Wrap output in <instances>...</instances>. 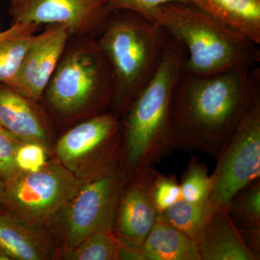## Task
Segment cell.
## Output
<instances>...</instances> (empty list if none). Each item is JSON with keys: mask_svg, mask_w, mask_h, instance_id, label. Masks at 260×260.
Segmentation results:
<instances>
[{"mask_svg": "<svg viewBox=\"0 0 260 260\" xmlns=\"http://www.w3.org/2000/svg\"><path fill=\"white\" fill-rule=\"evenodd\" d=\"M216 208L211 201L193 204L181 199L159 214L158 220L170 224L198 244Z\"/></svg>", "mask_w": 260, "mask_h": 260, "instance_id": "cell-19", "label": "cell"}, {"mask_svg": "<svg viewBox=\"0 0 260 260\" xmlns=\"http://www.w3.org/2000/svg\"><path fill=\"white\" fill-rule=\"evenodd\" d=\"M153 198L159 213L181 200L180 184L177 177L160 173L154 183Z\"/></svg>", "mask_w": 260, "mask_h": 260, "instance_id": "cell-24", "label": "cell"}, {"mask_svg": "<svg viewBox=\"0 0 260 260\" xmlns=\"http://www.w3.org/2000/svg\"><path fill=\"white\" fill-rule=\"evenodd\" d=\"M13 23L64 25L70 37L95 39L111 13L109 0H10Z\"/></svg>", "mask_w": 260, "mask_h": 260, "instance_id": "cell-10", "label": "cell"}, {"mask_svg": "<svg viewBox=\"0 0 260 260\" xmlns=\"http://www.w3.org/2000/svg\"><path fill=\"white\" fill-rule=\"evenodd\" d=\"M179 184L181 200L193 204H203L210 201L211 177L206 164L196 157H191L188 162Z\"/></svg>", "mask_w": 260, "mask_h": 260, "instance_id": "cell-22", "label": "cell"}, {"mask_svg": "<svg viewBox=\"0 0 260 260\" xmlns=\"http://www.w3.org/2000/svg\"><path fill=\"white\" fill-rule=\"evenodd\" d=\"M191 4L260 45V0H189Z\"/></svg>", "mask_w": 260, "mask_h": 260, "instance_id": "cell-16", "label": "cell"}, {"mask_svg": "<svg viewBox=\"0 0 260 260\" xmlns=\"http://www.w3.org/2000/svg\"><path fill=\"white\" fill-rule=\"evenodd\" d=\"M149 19L182 44L187 73L207 75L259 66V45L191 3L161 5Z\"/></svg>", "mask_w": 260, "mask_h": 260, "instance_id": "cell-4", "label": "cell"}, {"mask_svg": "<svg viewBox=\"0 0 260 260\" xmlns=\"http://www.w3.org/2000/svg\"><path fill=\"white\" fill-rule=\"evenodd\" d=\"M226 208L239 233L260 232V178L238 191Z\"/></svg>", "mask_w": 260, "mask_h": 260, "instance_id": "cell-20", "label": "cell"}, {"mask_svg": "<svg viewBox=\"0 0 260 260\" xmlns=\"http://www.w3.org/2000/svg\"><path fill=\"white\" fill-rule=\"evenodd\" d=\"M0 127L22 142H37L51 148L53 127L38 102L0 83Z\"/></svg>", "mask_w": 260, "mask_h": 260, "instance_id": "cell-14", "label": "cell"}, {"mask_svg": "<svg viewBox=\"0 0 260 260\" xmlns=\"http://www.w3.org/2000/svg\"><path fill=\"white\" fill-rule=\"evenodd\" d=\"M114 84L107 59L93 38H81L64 54L43 98L58 118L73 121L109 112Z\"/></svg>", "mask_w": 260, "mask_h": 260, "instance_id": "cell-5", "label": "cell"}, {"mask_svg": "<svg viewBox=\"0 0 260 260\" xmlns=\"http://www.w3.org/2000/svg\"><path fill=\"white\" fill-rule=\"evenodd\" d=\"M259 98V66L207 75L183 70L171 104L174 149L216 156Z\"/></svg>", "mask_w": 260, "mask_h": 260, "instance_id": "cell-1", "label": "cell"}, {"mask_svg": "<svg viewBox=\"0 0 260 260\" xmlns=\"http://www.w3.org/2000/svg\"><path fill=\"white\" fill-rule=\"evenodd\" d=\"M121 243L114 231L95 233L61 256L68 260H118Z\"/></svg>", "mask_w": 260, "mask_h": 260, "instance_id": "cell-21", "label": "cell"}, {"mask_svg": "<svg viewBox=\"0 0 260 260\" xmlns=\"http://www.w3.org/2000/svg\"><path fill=\"white\" fill-rule=\"evenodd\" d=\"M0 249L10 260L59 259L47 225L0 208Z\"/></svg>", "mask_w": 260, "mask_h": 260, "instance_id": "cell-13", "label": "cell"}, {"mask_svg": "<svg viewBox=\"0 0 260 260\" xmlns=\"http://www.w3.org/2000/svg\"><path fill=\"white\" fill-rule=\"evenodd\" d=\"M171 37L161 25L129 11L109 14L95 39L112 72L114 90L110 112L121 117L151 79Z\"/></svg>", "mask_w": 260, "mask_h": 260, "instance_id": "cell-3", "label": "cell"}, {"mask_svg": "<svg viewBox=\"0 0 260 260\" xmlns=\"http://www.w3.org/2000/svg\"><path fill=\"white\" fill-rule=\"evenodd\" d=\"M83 183L56 158L49 159L40 170L18 172L3 182L2 208L47 225Z\"/></svg>", "mask_w": 260, "mask_h": 260, "instance_id": "cell-8", "label": "cell"}, {"mask_svg": "<svg viewBox=\"0 0 260 260\" xmlns=\"http://www.w3.org/2000/svg\"><path fill=\"white\" fill-rule=\"evenodd\" d=\"M0 260H10L9 257L1 249H0Z\"/></svg>", "mask_w": 260, "mask_h": 260, "instance_id": "cell-28", "label": "cell"}, {"mask_svg": "<svg viewBox=\"0 0 260 260\" xmlns=\"http://www.w3.org/2000/svg\"><path fill=\"white\" fill-rule=\"evenodd\" d=\"M171 3H190V2L189 0H109V8L111 13L133 12L149 18L156 8Z\"/></svg>", "mask_w": 260, "mask_h": 260, "instance_id": "cell-26", "label": "cell"}, {"mask_svg": "<svg viewBox=\"0 0 260 260\" xmlns=\"http://www.w3.org/2000/svg\"><path fill=\"white\" fill-rule=\"evenodd\" d=\"M49 150L46 145L37 142H21L15 152V161L20 172H35L49 161Z\"/></svg>", "mask_w": 260, "mask_h": 260, "instance_id": "cell-23", "label": "cell"}, {"mask_svg": "<svg viewBox=\"0 0 260 260\" xmlns=\"http://www.w3.org/2000/svg\"><path fill=\"white\" fill-rule=\"evenodd\" d=\"M215 158L210 201L224 206L238 191L260 178V98Z\"/></svg>", "mask_w": 260, "mask_h": 260, "instance_id": "cell-9", "label": "cell"}, {"mask_svg": "<svg viewBox=\"0 0 260 260\" xmlns=\"http://www.w3.org/2000/svg\"><path fill=\"white\" fill-rule=\"evenodd\" d=\"M129 174L123 166L82 184L47 224L59 258L95 233L114 231L118 204Z\"/></svg>", "mask_w": 260, "mask_h": 260, "instance_id": "cell-6", "label": "cell"}, {"mask_svg": "<svg viewBox=\"0 0 260 260\" xmlns=\"http://www.w3.org/2000/svg\"><path fill=\"white\" fill-rule=\"evenodd\" d=\"M56 160L83 182L122 166L121 119L112 112L86 118L61 135L54 148Z\"/></svg>", "mask_w": 260, "mask_h": 260, "instance_id": "cell-7", "label": "cell"}, {"mask_svg": "<svg viewBox=\"0 0 260 260\" xmlns=\"http://www.w3.org/2000/svg\"><path fill=\"white\" fill-rule=\"evenodd\" d=\"M144 260H200L197 242L158 220L140 248Z\"/></svg>", "mask_w": 260, "mask_h": 260, "instance_id": "cell-17", "label": "cell"}, {"mask_svg": "<svg viewBox=\"0 0 260 260\" xmlns=\"http://www.w3.org/2000/svg\"><path fill=\"white\" fill-rule=\"evenodd\" d=\"M39 27L34 23H13L0 32V83H7L16 75L37 39Z\"/></svg>", "mask_w": 260, "mask_h": 260, "instance_id": "cell-18", "label": "cell"}, {"mask_svg": "<svg viewBox=\"0 0 260 260\" xmlns=\"http://www.w3.org/2000/svg\"><path fill=\"white\" fill-rule=\"evenodd\" d=\"M22 141L0 127V181L9 180L18 174L15 165L16 149Z\"/></svg>", "mask_w": 260, "mask_h": 260, "instance_id": "cell-25", "label": "cell"}, {"mask_svg": "<svg viewBox=\"0 0 260 260\" xmlns=\"http://www.w3.org/2000/svg\"><path fill=\"white\" fill-rule=\"evenodd\" d=\"M159 174L154 167H149L129 174L118 204L114 234L121 244L140 252L160 214L153 198Z\"/></svg>", "mask_w": 260, "mask_h": 260, "instance_id": "cell-11", "label": "cell"}, {"mask_svg": "<svg viewBox=\"0 0 260 260\" xmlns=\"http://www.w3.org/2000/svg\"><path fill=\"white\" fill-rule=\"evenodd\" d=\"M186 52L171 37L155 74L121 116L122 166L129 174L154 167L174 150L171 104Z\"/></svg>", "mask_w": 260, "mask_h": 260, "instance_id": "cell-2", "label": "cell"}, {"mask_svg": "<svg viewBox=\"0 0 260 260\" xmlns=\"http://www.w3.org/2000/svg\"><path fill=\"white\" fill-rule=\"evenodd\" d=\"M3 193H4V185L3 181H0V208L3 206Z\"/></svg>", "mask_w": 260, "mask_h": 260, "instance_id": "cell-27", "label": "cell"}, {"mask_svg": "<svg viewBox=\"0 0 260 260\" xmlns=\"http://www.w3.org/2000/svg\"><path fill=\"white\" fill-rule=\"evenodd\" d=\"M198 246L200 260H256L232 221L226 205L217 207Z\"/></svg>", "mask_w": 260, "mask_h": 260, "instance_id": "cell-15", "label": "cell"}, {"mask_svg": "<svg viewBox=\"0 0 260 260\" xmlns=\"http://www.w3.org/2000/svg\"><path fill=\"white\" fill-rule=\"evenodd\" d=\"M70 37L64 25H48L39 32L16 75L5 84L34 102L42 100Z\"/></svg>", "mask_w": 260, "mask_h": 260, "instance_id": "cell-12", "label": "cell"}]
</instances>
